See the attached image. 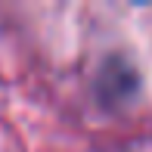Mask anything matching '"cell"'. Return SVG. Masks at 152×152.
Here are the masks:
<instances>
[]
</instances>
